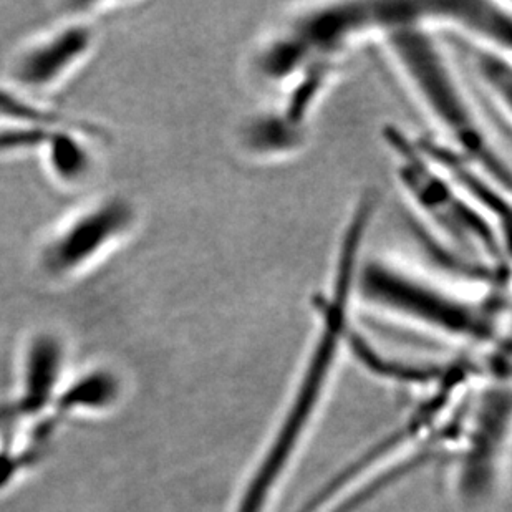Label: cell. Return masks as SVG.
Listing matches in <instances>:
<instances>
[{
    "mask_svg": "<svg viewBox=\"0 0 512 512\" xmlns=\"http://www.w3.org/2000/svg\"><path fill=\"white\" fill-rule=\"evenodd\" d=\"M425 2H337L312 5L287 20L257 50L254 70L279 87L302 77H334L340 60L358 40L421 24Z\"/></svg>",
    "mask_w": 512,
    "mask_h": 512,
    "instance_id": "6da1fadb",
    "label": "cell"
},
{
    "mask_svg": "<svg viewBox=\"0 0 512 512\" xmlns=\"http://www.w3.org/2000/svg\"><path fill=\"white\" fill-rule=\"evenodd\" d=\"M401 77L445 136L443 146L478 166L494 184L509 191V165L498 151L455 68L425 24L401 25L383 35Z\"/></svg>",
    "mask_w": 512,
    "mask_h": 512,
    "instance_id": "7a4b0ae2",
    "label": "cell"
},
{
    "mask_svg": "<svg viewBox=\"0 0 512 512\" xmlns=\"http://www.w3.org/2000/svg\"><path fill=\"white\" fill-rule=\"evenodd\" d=\"M503 290L483 297H466L428 281L425 277L382 261L360 262L355 281V297L373 309L395 315L433 334L445 335L474 345L501 342Z\"/></svg>",
    "mask_w": 512,
    "mask_h": 512,
    "instance_id": "3957f363",
    "label": "cell"
},
{
    "mask_svg": "<svg viewBox=\"0 0 512 512\" xmlns=\"http://www.w3.org/2000/svg\"><path fill=\"white\" fill-rule=\"evenodd\" d=\"M388 145L397 160L398 179L411 203L430 221L431 228L484 281L501 285L506 266L503 224L466 198L431 163L416 143L401 131H387Z\"/></svg>",
    "mask_w": 512,
    "mask_h": 512,
    "instance_id": "277c9868",
    "label": "cell"
},
{
    "mask_svg": "<svg viewBox=\"0 0 512 512\" xmlns=\"http://www.w3.org/2000/svg\"><path fill=\"white\" fill-rule=\"evenodd\" d=\"M332 377L319 368L304 367L294 398L290 401L289 413H285L274 440L262 455L261 463L252 474L236 512H266L269 499L281 483L282 474L289 468L295 450L304 440L309 423L319 410L324 393L329 390Z\"/></svg>",
    "mask_w": 512,
    "mask_h": 512,
    "instance_id": "5b68a950",
    "label": "cell"
},
{
    "mask_svg": "<svg viewBox=\"0 0 512 512\" xmlns=\"http://www.w3.org/2000/svg\"><path fill=\"white\" fill-rule=\"evenodd\" d=\"M135 221V211L123 199H110L78 216L45 246L42 267L50 276H68L93 261L123 236Z\"/></svg>",
    "mask_w": 512,
    "mask_h": 512,
    "instance_id": "8992f818",
    "label": "cell"
},
{
    "mask_svg": "<svg viewBox=\"0 0 512 512\" xmlns=\"http://www.w3.org/2000/svg\"><path fill=\"white\" fill-rule=\"evenodd\" d=\"M92 42V30L83 25L60 30L17 60L15 77L27 87H49L87 54Z\"/></svg>",
    "mask_w": 512,
    "mask_h": 512,
    "instance_id": "52a82bcc",
    "label": "cell"
},
{
    "mask_svg": "<svg viewBox=\"0 0 512 512\" xmlns=\"http://www.w3.org/2000/svg\"><path fill=\"white\" fill-rule=\"evenodd\" d=\"M60 345L54 337L44 335L32 343L27 360V395L25 406L35 410L44 405L49 398L55 380H57L58 368H60Z\"/></svg>",
    "mask_w": 512,
    "mask_h": 512,
    "instance_id": "ba28073f",
    "label": "cell"
},
{
    "mask_svg": "<svg viewBox=\"0 0 512 512\" xmlns=\"http://www.w3.org/2000/svg\"><path fill=\"white\" fill-rule=\"evenodd\" d=\"M49 160L52 170L63 181H78L87 174L90 158L85 148L68 133H55L49 140Z\"/></svg>",
    "mask_w": 512,
    "mask_h": 512,
    "instance_id": "9c48e42d",
    "label": "cell"
},
{
    "mask_svg": "<svg viewBox=\"0 0 512 512\" xmlns=\"http://www.w3.org/2000/svg\"><path fill=\"white\" fill-rule=\"evenodd\" d=\"M115 393L116 382L112 375L93 373L68 390L67 395L62 398V405L67 408L78 405H107L108 401L113 400Z\"/></svg>",
    "mask_w": 512,
    "mask_h": 512,
    "instance_id": "30bf717a",
    "label": "cell"
},
{
    "mask_svg": "<svg viewBox=\"0 0 512 512\" xmlns=\"http://www.w3.org/2000/svg\"><path fill=\"white\" fill-rule=\"evenodd\" d=\"M50 136H52L50 131L32 128V126L0 128V153L35 148L49 140Z\"/></svg>",
    "mask_w": 512,
    "mask_h": 512,
    "instance_id": "8fae6325",
    "label": "cell"
}]
</instances>
